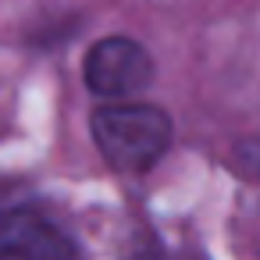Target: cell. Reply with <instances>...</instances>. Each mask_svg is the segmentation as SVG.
<instances>
[{"mask_svg": "<svg viewBox=\"0 0 260 260\" xmlns=\"http://www.w3.org/2000/svg\"><path fill=\"white\" fill-rule=\"evenodd\" d=\"M0 256L68 260V256H79V242L40 203H8L0 207Z\"/></svg>", "mask_w": 260, "mask_h": 260, "instance_id": "cell-3", "label": "cell"}, {"mask_svg": "<svg viewBox=\"0 0 260 260\" xmlns=\"http://www.w3.org/2000/svg\"><path fill=\"white\" fill-rule=\"evenodd\" d=\"M82 75L89 93L107 100H128L153 82V57L146 54L143 43L128 36H107L89 47Z\"/></svg>", "mask_w": 260, "mask_h": 260, "instance_id": "cell-2", "label": "cell"}, {"mask_svg": "<svg viewBox=\"0 0 260 260\" xmlns=\"http://www.w3.org/2000/svg\"><path fill=\"white\" fill-rule=\"evenodd\" d=\"M100 157L121 175L150 171L171 146V118L153 104H107L89 118Z\"/></svg>", "mask_w": 260, "mask_h": 260, "instance_id": "cell-1", "label": "cell"}]
</instances>
